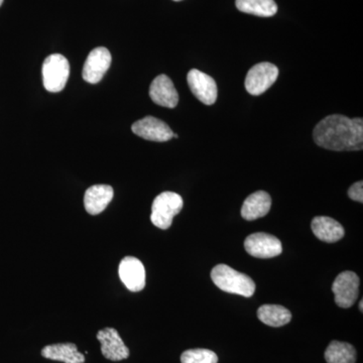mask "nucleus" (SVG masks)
<instances>
[{
    "label": "nucleus",
    "mask_w": 363,
    "mask_h": 363,
    "mask_svg": "<svg viewBox=\"0 0 363 363\" xmlns=\"http://www.w3.org/2000/svg\"><path fill=\"white\" fill-rule=\"evenodd\" d=\"M315 143L323 149L345 152L363 149L362 118L333 114L322 119L313 131Z\"/></svg>",
    "instance_id": "nucleus-1"
},
{
    "label": "nucleus",
    "mask_w": 363,
    "mask_h": 363,
    "mask_svg": "<svg viewBox=\"0 0 363 363\" xmlns=\"http://www.w3.org/2000/svg\"><path fill=\"white\" fill-rule=\"evenodd\" d=\"M215 285L226 293L250 298L255 292V284L247 274L235 271L226 264H218L211 272Z\"/></svg>",
    "instance_id": "nucleus-2"
},
{
    "label": "nucleus",
    "mask_w": 363,
    "mask_h": 363,
    "mask_svg": "<svg viewBox=\"0 0 363 363\" xmlns=\"http://www.w3.org/2000/svg\"><path fill=\"white\" fill-rule=\"evenodd\" d=\"M183 198L175 192H162L157 196L152 206L150 220L157 228L166 229L171 227L174 217L183 209Z\"/></svg>",
    "instance_id": "nucleus-3"
},
{
    "label": "nucleus",
    "mask_w": 363,
    "mask_h": 363,
    "mask_svg": "<svg viewBox=\"0 0 363 363\" xmlns=\"http://www.w3.org/2000/svg\"><path fill=\"white\" fill-rule=\"evenodd\" d=\"M43 82L49 92H60L65 88L70 75V64L61 54L47 57L42 68Z\"/></svg>",
    "instance_id": "nucleus-4"
},
{
    "label": "nucleus",
    "mask_w": 363,
    "mask_h": 363,
    "mask_svg": "<svg viewBox=\"0 0 363 363\" xmlns=\"http://www.w3.org/2000/svg\"><path fill=\"white\" fill-rule=\"evenodd\" d=\"M279 77L278 67L274 64H257L248 71L245 78V89L253 96H259L274 85Z\"/></svg>",
    "instance_id": "nucleus-5"
},
{
    "label": "nucleus",
    "mask_w": 363,
    "mask_h": 363,
    "mask_svg": "<svg viewBox=\"0 0 363 363\" xmlns=\"http://www.w3.org/2000/svg\"><path fill=\"white\" fill-rule=\"evenodd\" d=\"M359 278L355 272H343L338 274L332 286L338 307L347 309L354 305L359 294Z\"/></svg>",
    "instance_id": "nucleus-6"
},
{
    "label": "nucleus",
    "mask_w": 363,
    "mask_h": 363,
    "mask_svg": "<svg viewBox=\"0 0 363 363\" xmlns=\"http://www.w3.org/2000/svg\"><path fill=\"white\" fill-rule=\"evenodd\" d=\"M245 247L248 255L257 259H272L283 252L279 238L264 233L250 234L245 241Z\"/></svg>",
    "instance_id": "nucleus-7"
},
{
    "label": "nucleus",
    "mask_w": 363,
    "mask_h": 363,
    "mask_svg": "<svg viewBox=\"0 0 363 363\" xmlns=\"http://www.w3.org/2000/svg\"><path fill=\"white\" fill-rule=\"evenodd\" d=\"M111 54L106 48H95L90 52L83 67L82 77L86 82L96 84L104 77L111 65Z\"/></svg>",
    "instance_id": "nucleus-8"
},
{
    "label": "nucleus",
    "mask_w": 363,
    "mask_h": 363,
    "mask_svg": "<svg viewBox=\"0 0 363 363\" xmlns=\"http://www.w3.org/2000/svg\"><path fill=\"white\" fill-rule=\"evenodd\" d=\"M131 130L136 135L150 142H168L174 135L168 124L154 116H147L135 121Z\"/></svg>",
    "instance_id": "nucleus-9"
},
{
    "label": "nucleus",
    "mask_w": 363,
    "mask_h": 363,
    "mask_svg": "<svg viewBox=\"0 0 363 363\" xmlns=\"http://www.w3.org/2000/svg\"><path fill=\"white\" fill-rule=\"evenodd\" d=\"M187 81L193 94L202 104L212 105L216 102L217 85L211 76L192 69L188 73Z\"/></svg>",
    "instance_id": "nucleus-10"
},
{
    "label": "nucleus",
    "mask_w": 363,
    "mask_h": 363,
    "mask_svg": "<svg viewBox=\"0 0 363 363\" xmlns=\"http://www.w3.org/2000/svg\"><path fill=\"white\" fill-rule=\"evenodd\" d=\"M119 278L131 292H140L145 286V269L143 262L133 257H125L118 267Z\"/></svg>",
    "instance_id": "nucleus-11"
},
{
    "label": "nucleus",
    "mask_w": 363,
    "mask_h": 363,
    "mask_svg": "<svg viewBox=\"0 0 363 363\" xmlns=\"http://www.w3.org/2000/svg\"><path fill=\"white\" fill-rule=\"evenodd\" d=\"M97 339L101 343V352L106 359L121 362L130 357V350L126 347L116 329L104 328L98 331Z\"/></svg>",
    "instance_id": "nucleus-12"
},
{
    "label": "nucleus",
    "mask_w": 363,
    "mask_h": 363,
    "mask_svg": "<svg viewBox=\"0 0 363 363\" xmlns=\"http://www.w3.org/2000/svg\"><path fill=\"white\" fill-rule=\"evenodd\" d=\"M150 96L155 104L167 108H175L179 104L178 91L167 75H160L152 81Z\"/></svg>",
    "instance_id": "nucleus-13"
},
{
    "label": "nucleus",
    "mask_w": 363,
    "mask_h": 363,
    "mask_svg": "<svg viewBox=\"0 0 363 363\" xmlns=\"http://www.w3.org/2000/svg\"><path fill=\"white\" fill-rule=\"evenodd\" d=\"M272 207V198L264 191H257L248 196L241 208V216L248 221L262 218L269 213Z\"/></svg>",
    "instance_id": "nucleus-14"
},
{
    "label": "nucleus",
    "mask_w": 363,
    "mask_h": 363,
    "mask_svg": "<svg viewBox=\"0 0 363 363\" xmlns=\"http://www.w3.org/2000/svg\"><path fill=\"white\" fill-rule=\"evenodd\" d=\"M113 188L109 185H94L87 189L84 196L86 211L91 215L104 212L113 198Z\"/></svg>",
    "instance_id": "nucleus-15"
},
{
    "label": "nucleus",
    "mask_w": 363,
    "mask_h": 363,
    "mask_svg": "<svg viewBox=\"0 0 363 363\" xmlns=\"http://www.w3.org/2000/svg\"><path fill=\"white\" fill-rule=\"evenodd\" d=\"M312 230L320 240L327 243L337 242L342 240L345 230L335 219L327 216H317L313 219Z\"/></svg>",
    "instance_id": "nucleus-16"
},
{
    "label": "nucleus",
    "mask_w": 363,
    "mask_h": 363,
    "mask_svg": "<svg viewBox=\"0 0 363 363\" xmlns=\"http://www.w3.org/2000/svg\"><path fill=\"white\" fill-rule=\"evenodd\" d=\"M43 357L64 363H84L85 357L79 352L73 343H58L45 346L42 350Z\"/></svg>",
    "instance_id": "nucleus-17"
},
{
    "label": "nucleus",
    "mask_w": 363,
    "mask_h": 363,
    "mask_svg": "<svg viewBox=\"0 0 363 363\" xmlns=\"http://www.w3.org/2000/svg\"><path fill=\"white\" fill-rule=\"evenodd\" d=\"M257 317L267 326L281 327L290 323L292 313L283 306L262 305L257 310Z\"/></svg>",
    "instance_id": "nucleus-18"
},
{
    "label": "nucleus",
    "mask_w": 363,
    "mask_h": 363,
    "mask_svg": "<svg viewBox=\"0 0 363 363\" xmlns=\"http://www.w3.org/2000/svg\"><path fill=\"white\" fill-rule=\"evenodd\" d=\"M325 360L327 363H355L357 350L350 343L334 340L325 351Z\"/></svg>",
    "instance_id": "nucleus-19"
},
{
    "label": "nucleus",
    "mask_w": 363,
    "mask_h": 363,
    "mask_svg": "<svg viewBox=\"0 0 363 363\" xmlns=\"http://www.w3.org/2000/svg\"><path fill=\"white\" fill-rule=\"evenodd\" d=\"M236 7L242 13L269 18L278 11L274 0H236Z\"/></svg>",
    "instance_id": "nucleus-20"
},
{
    "label": "nucleus",
    "mask_w": 363,
    "mask_h": 363,
    "mask_svg": "<svg viewBox=\"0 0 363 363\" xmlns=\"http://www.w3.org/2000/svg\"><path fill=\"white\" fill-rule=\"evenodd\" d=\"M182 363H217L218 362V357L216 353L209 350H186L181 355Z\"/></svg>",
    "instance_id": "nucleus-21"
},
{
    "label": "nucleus",
    "mask_w": 363,
    "mask_h": 363,
    "mask_svg": "<svg viewBox=\"0 0 363 363\" xmlns=\"http://www.w3.org/2000/svg\"><path fill=\"white\" fill-rule=\"evenodd\" d=\"M348 196L354 201L363 203V182L359 181L353 184L348 190Z\"/></svg>",
    "instance_id": "nucleus-22"
},
{
    "label": "nucleus",
    "mask_w": 363,
    "mask_h": 363,
    "mask_svg": "<svg viewBox=\"0 0 363 363\" xmlns=\"http://www.w3.org/2000/svg\"><path fill=\"white\" fill-rule=\"evenodd\" d=\"M359 309H360V312L363 311V300H360Z\"/></svg>",
    "instance_id": "nucleus-23"
},
{
    "label": "nucleus",
    "mask_w": 363,
    "mask_h": 363,
    "mask_svg": "<svg viewBox=\"0 0 363 363\" xmlns=\"http://www.w3.org/2000/svg\"><path fill=\"white\" fill-rule=\"evenodd\" d=\"M173 138H179V135H177V133H174V135H173Z\"/></svg>",
    "instance_id": "nucleus-24"
},
{
    "label": "nucleus",
    "mask_w": 363,
    "mask_h": 363,
    "mask_svg": "<svg viewBox=\"0 0 363 363\" xmlns=\"http://www.w3.org/2000/svg\"><path fill=\"white\" fill-rule=\"evenodd\" d=\"M2 4H4V0H0V6H2Z\"/></svg>",
    "instance_id": "nucleus-25"
},
{
    "label": "nucleus",
    "mask_w": 363,
    "mask_h": 363,
    "mask_svg": "<svg viewBox=\"0 0 363 363\" xmlns=\"http://www.w3.org/2000/svg\"><path fill=\"white\" fill-rule=\"evenodd\" d=\"M174 1H181V0H174Z\"/></svg>",
    "instance_id": "nucleus-26"
}]
</instances>
